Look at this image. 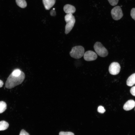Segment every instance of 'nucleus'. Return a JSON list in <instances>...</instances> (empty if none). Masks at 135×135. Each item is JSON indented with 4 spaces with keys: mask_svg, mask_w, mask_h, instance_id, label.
<instances>
[{
    "mask_svg": "<svg viewBox=\"0 0 135 135\" xmlns=\"http://www.w3.org/2000/svg\"><path fill=\"white\" fill-rule=\"evenodd\" d=\"M76 10L75 7L70 4H66L64 7V10L67 14H72L75 12Z\"/></svg>",
    "mask_w": 135,
    "mask_h": 135,
    "instance_id": "9",
    "label": "nucleus"
},
{
    "mask_svg": "<svg viewBox=\"0 0 135 135\" xmlns=\"http://www.w3.org/2000/svg\"><path fill=\"white\" fill-rule=\"evenodd\" d=\"M65 20L66 22L65 26V33L68 34L73 28L75 22V19L72 14H67L64 17Z\"/></svg>",
    "mask_w": 135,
    "mask_h": 135,
    "instance_id": "2",
    "label": "nucleus"
},
{
    "mask_svg": "<svg viewBox=\"0 0 135 135\" xmlns=\"http://www.w3.org/2000/svg\"><path fill=\"white\" fill-rule=\"evenodd\" d=\"M120 69V64L117 62L112 63L109 67V71L110 73L113 75H116L119 74Z\"/></svg>",
    "mask_w": 135,
    "mask_h": 135,
    "instance_id": "6",
    "label": "nucleus"
},
{
    "mask_svg": "<svg viewBox=\"0 0 135 135\" xmlns=\"http://www.w3.org/2000/svg\"><path fill=\"white\" fill-rule=\"evenodd\" d=\"M135 84V73H134L128 78L126 81V84L129 86H132Z\"/></svg>",
    "mask_w": 135,
    "mask_h": 135,
    "instance_id": "11",
    "label": "nucleus"
},
{
    "mask_svg": "<svg viewBox=\"0 0 135 135\" xmlns=\"http://www.w3.org/2000/svg\"><path fill=\"white\" fill-rule=\"evenodd\" d=\"M130 92L132 95L135 96V86H132L131 88Z\"/></svg>",
    "mask_w": 135,
    "mask_h": 135,
    "instance_id": "20",
    "label": "nucleus"
},
{
    "mask_svg": "<svg viewBox=\"0 0 135 135\" xmlns=\"http://www.w3.org/2000/svg\"><path fill=\"white\" fill-rule=\"evenodd\" d=\"M130 16L133 19L135 20V8H133L131 10Z\"/></svg>",
    "mask_w": 135,
    "mask_h": 135,
    "instance_id": "19",
    "label": "nucleus"
},
{
    "mask_svg": "<svg viewBox=\"0 0 135 135\" xmlns=\"http://www.w3.org/2000/svg\"><path fill=\"white\" fill-rule=\"evenodd\" d=\"M22 71L18 69H16L14 70L11 73V74L13 75L18 76L20 74Z\"/></svg>",
    "mask_w": 135,
    "mask_h": 135,
    "instance_id": "15",
    "label": "nucleus"
},
{
    "mask_svg": "<svg viewBox=\"0 0 135 135\" xmlns=\"http://www.w3.org/2000/svg\"><path fill=\"white\" fill-rule=\"evenodd\" d=\"M84 60L87 61H93L97 58V54L92 50H88L84 53Z\"/></svg>",
    "mask_w": 135,
    "mask_h": 135,
    "instance_id": "7",
    "label": "nucleus"
},
{
    "mask_svg": "<svg viewBox=\"0 0 135 135\" xmlns=\"http://www.w3.org/2000/svg\"><path fill=\"white\" fill-rule=\"evenodd\" d=\"M53 10H55V8H53Z\"/></svg>",
    "mask_w": 135,
    "mask_h": 135,
    "instance_id": "24",
    "label": "nucleus"
},
{
    "mask_svg": "<svg viewBox=\"0 0 135 135\" xmlns=\"http://www.w3.org/2000/svg\"><path fill=\"white\" fill-rule=\"evenodd\" d=\"M25 78L24 73L22 71L20 74L18 76L13 75L11 74L8 78L5 84V87L11 89L21 84Z\"/></svg>",
    "mask_w": 135,
    "mask_h": 135,
    "instance_id": "1",
    "label": "nucleus"
},
{
    "mask_svg": "<svg viewBox=\"0 0 135 135\" xmlns=\"http://www.w3.org/2000/svg\"><path fill=\"white\" fill-rule=\"evenodd\" d=\"M42 2L46 10H50L54 4L56 0H42Z\"/></svg>",
    "mask_w": 135,
    "mask_h": 135,
    "instance_id": "10",
    "label": "nucleus"
},
{
    "mask_svg": "<svg viewBox=\"0 0 135 135\" xmlns=\"http://www.w3.org/2000/svg\"><path fill=\"white\" fill-rule=\"evenodd\" d=\"M7 105L6 103L3 101H0V114L4 112L6 109Z\"/></svg>",
    "mask_w": 135,
    "mask_h": 135,
    "instance_id": "14",
    "label": "nucleus"
},
{
    "mask_svg": "<svg viewBox=\"0 0 135 135\" xmlns=\"http://www.w3.org/2000/svg\"><path fill=\"white\" fill-rule=\"evenodd\" d=\"M59 135H74V134L71 132H60L59 133Z\"/></svg>",
    "mask_w": 135,
    "mask_h": 135,
    "instance_id": "17",
    "label": "nucleus"
},
{
    "mask_svg": "<svg viewBox=\"0 0 135 135\" xmlns=\"http://www.w3.org/2000/svg\"><path fill=\"white\" fill-rule=\"evenodd\" d=\"M111 13L112 18L116 20L120 19L123 15L121 8L119 6L114 8L111 10Z\"/></svg>",
    "mask_w": 135,
    "mask_h": 135,
    "instance_id": "5",
    "label": "nucleus"
},
{
    "mask_svg": "<svg viewBox=\"0 0 135 135\" xmlns=\"http://www.w3.org/2000/svg\"><path fill=\"white\" fill-rule=\"evenodd\" d=\"M50 14L52 16H55L56 15L55 10H52L50 12Z\"/></svg>",
    "mask_w": 135,
    "mask_h": 135,
    "instance_id": "22",
    "label": "nucleus"
},
{
    "mask_svg": "<svg viewBox=\"0 0 135 135\" xmlns=\"http://www.w3.org/2000/svg\"><path fill=\"white\" fill-rule=\"evenodd\" d=\"M94 47L96 52L100 56L104 57L108 55V50L100 42H96L94 45Z\"/></svg>",
    "mask_w": 135,
    "mask_h": 135,
    "instance_id": "4",
    "label": "nucleus"
},
{
    "mask_svg": "<svg viewBox=\"0 0 135 135\" xmlns=\"http://www.w3.org/2000/svg\"><path fill=\"white\" fill-rule=\"evenodd\" d=\"M3 84L4 83L3 81L0 80V88L2 87Z\"/></svg>",
    "mask_w": 135,
    "mask_h": 135,
    "instance_id": "23",
    "label": "nucleus"
},
{
    "mask_svg": "<svg viewBox=\"0 0 135 135\" xmlns=\"http://www.w3.org/2000/svg\"><path fill=\"white\" fill-rule=\"evenodd\" d=\"M108 0L111 5L114 6L117 4L119 0Z\"/></svg>",
    "mask_w": 135,
    "mask_h": 135,
    "instance_id": "16",
    "label": "nucleus"
},
{
    "mask_svg": "<svg viewBox=\"0 0 135 135\" xmlns=\"http://www.w3.org/2000/svg\"><path fill=\"white\" fill-rule=\"evenodd\" d=\"M135 106V102L133 100H129L124 104L123 109L125 110L128 111L132 109Z\"/></svg>",
    "mask_w": 135,
    "mask_h": 135,
    "instance_id": "8",
    "label": "nucleus"
},
{
    "mask_svg": "<svg viewBox=\"0 0 135 135\" xmlns=\"http://www.w3.org/2000/svg\"><path fill=\"white\" fill-rule=\"evenodd\" d=\"M19 135H30V134L25 130L22 129L21 130Z\"/></svg>",
    "mask_w": 135,
    "mask_h": 135,
    "instance_id": "21",
    "label": "nucleus"
},
{
    "mask_svg": "<svg viewBox=\"0 0 135 135\" xmlns=\"http://www.w3.org/2000/svg\"><path fill=\"white\" fill-rule=\"evenodd\" d=\"M16 1L17 5L21 8H24L26 6L27 4L25 0H16Z\"/></svg>",
    "mask_w": 135,
    "mask_h": 135,
    "instance_id": "12",
    "label": "nucleus"
},
{
    "mask_svg": "<svg viewBox=\"0 0 135 135\" xmlns=\"http://www.w3.org/2000/svg\"><path fill=\"white\" fill-rule=\"evenodd\" d=\"M84 48L82 46H78L72 48L70 52V56L74 58L78 59L81 58L84 55Z\"/></svg>",
    "mask_w": 135,
    "mask_h": 135,
    "instance_id": "3",
    "label": "nucleus"
},
{
    "mask_svg": "<svg viewBox=\"0 0 135 135\" xmlns=\"http://www.w3.org/2000/svg\"><path fill=\"white\" fill-rule=\"evenodd\" d=\"M9 124L4 120L0 122V131L4 130L6 129L8 127Z\"/></svg>",
    "mask_w": 135,
    "mask_h": 135,
    "instance_id": "13",
    "label": "nucleus"
},
{
    "mask_svg": "<svg viewBox=\"0 0 135 135\" xmlns=\"http://www.w3.org/2000/svg\"><path fill=\"white\" fill-rule=\"evenodd\" d=\"M98 111L100 113L103 114L105 112V110L103 106H100L98 108Z\"/></svg>",
    "mask_w": 135,
    "mask_h": 135,
    "instance_id": "18",
    "label": "nucleus"
}]
</instances>
